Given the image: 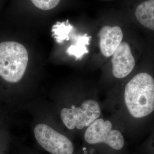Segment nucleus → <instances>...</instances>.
<instances>
[{
    "label": "nucleus",
    "mask_w": 154,
    "mask_h": 154,
    "mask_svg": "<svg viewBox=\"0 0 154 154\" xmlns=\"http://www.w3.org/2000/svg\"><path fill=\"white\" fill-rule=\"evenodd\" d=\"M125 101L130 114L137 118L149 115L154 110V79L146 72L139 73L127 84Z\"/></svg>",
    "instance_id": "nucleus-1"
},
{
    "label": "nucleus",
    "mask_w": 154,
    "mask_h": 154,
    "mask_svg": "<svg viewBox=\"0 0 154 154\" xmlns=\"http://www.w3.org/2000/svg\"><path fill=\"white\" fill-rule=\"evenodd\" d=\"M29 61L25 47L14 41L0 43V77L6 82H18L23 77Z\"/></svg>",
    "instance_id": "nucleus-2"
},
{
    "label": "nucleus",
    "mask_w": 154,
    "mask_h": 154,
    "mask_svg": "<svg viewBox=\"0 0 154 154\" xmlns=\"http://www.w3.org/2000/svg\"><path fill=\"white\" fill-rule=\"evenodd\" d=\"M85 141L90 146H103L113 152L122 151L125 145L122 134L112 129L109 121L98 118L88 126L84 135Z\"/></svg>",
    "instance_id": "nucleus-3"
},
{
    "label": "nucleus",
    "mask_w": 154,
    "mask_h": 154,
    "mask_svg": "<svg viewBox=\"0 0 154 154\" xmlns=\"http://www.w3.org/2000/svg\"><path fill=\"white\" fill-rule=\"evenodd\" d=\"M100 115L98 103L93 99L85 101L80 107L72 106L71 108H63L61 111L62 121L69 130L82 129L88 127Z\"/></svg>",
    "instance_id": "nucleus-4"
},
{
    "label": "nucleus",
    "mask_w": 154,
    "mask_h": 154,
    "mask_svg": "<svg viewBox=\"0 0 154 154\" xmlns=\"http://www.w3.org/2000/svg\"><path fill=\"white\" fill-rule=\"evenodd\" d=\"M34 134L41 147L51 154H74L72 140L46 124L37 125Z\"/></svg>",
    "instance_id": "nucleus-5"
},
{
    "label": "nucleus",
    "mask_w": 154,
    "mask_h": 154,
    "mask_svg": "<svg viewBox=\"0 0 154 154\" xmlns=\"http://www.w3.org/2000/svg\"><path fill=\"white\" fill-rule=\"evenodd\" d=\"M111 61L112 74L119 79L128 75L135 65V61L130 47L125 42H122L118 47L112 55Z\"/></svg>",
    "instance_id": "nucleus-6"
},
{
    "label": "nucleus",
    "mask_w": 154,
    "mask_h": 154,
    "mask_svg": "<svg viewBox=\"0 0 154 154\" xmlns=\"http://www.w3.org/2000/svg\"><path fill=\"white\" fill-rule=\"evenodd\" d=\"M99 46L101 53L106 57L112 56L122 43L123 33L119 26H106L99 31Z\"/></svg>",
    "instance_id": "nucleus-7"
},
{
    "label": "nucleus",
    "mask_w": 154,
    "mask_h": 154,
    "mask_svg": "<svg viewBox=\"0 0 154 154\" xmlns=\"http://www.w3.org/2000/svg\"><path fill=\"white\" fill-rule=\"evenodd\" d=\"M135 16L144 27L154 30V0H148L140 4L136 9Z\"/></svg>",
    "instance_id": "nucleus-8"
},
{
    "label": "nucleus",
    "mask_w": 154,
    "mask_h": 154,
    "mask_svg": "<svg viewBox=\"0 0 154 154\" xmlns=\"http://www.w3.org/2000/svg\"><path fill=\"white\" fill-rule=\"evenodd\" d=\"M90 37L88 34H84L82 35H78L76 37L75 44L72 45L67 49V53L70 55L75 56L77 58H79L84 54L88 52L86 48V45L89 44Z\"/></svg>",
    "instance_id": "nucleus-9"
},
{
    "label": "nucleus",
    "mask_w": 154,
    "mask_h": 154,
    "mask_svg": "<svg viewBox=\"0 0 154 154\" xmlns=\"http://www.w3.org/2000/svg\"><path fill=\"white\" fill-rule=\"evenodd\" d=\"M74 29L72 25L67 22L56 23L52 29L53 36L58 42H62L63 40H68L69 39V34L72 33Z\"/></svg>",
    "instance_id": "nucleus-10"
},
{
    "label": "nucleus",
    "mask_w": 154,
    "mask_h": 154,
    "mask_svg": "<svg viewBox=\"0 0 154 154\" xmlns=\"http://www.w3.org/2000/svg\"><path fill=\"white\" fill-rule=\"evenodd\" d=\"M32 3L40 9L48 11L55 8L61 0H31Z\"/></svg>",
    "instance_id": "nucleus-11"
},
{
    "label": "nucleus",
    "mask_w": 154,
    "mask_h": 154,
    "mask_svg": "<svg viewBox=\"0 0 154 154\" xmlns=\"http://www.w3.org/2000/svg\"></svg>",
    "instance_id": "nucleus-12"
}]
</instances>
